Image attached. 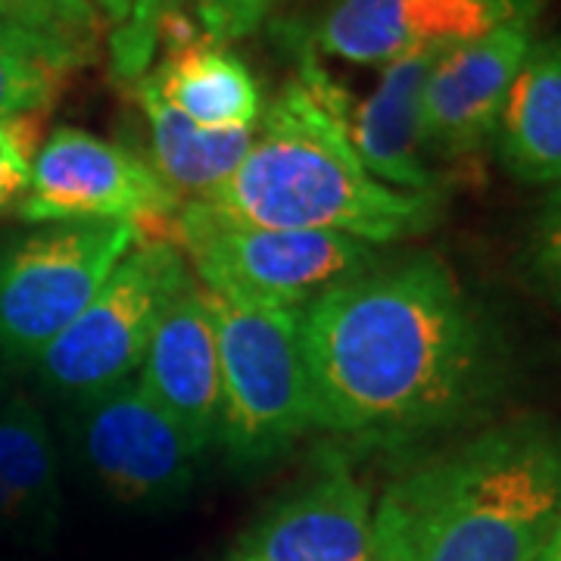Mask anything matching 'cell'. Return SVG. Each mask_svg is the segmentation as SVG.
<instances>
[{
    "mask_svg": "<svg viewBox=\"0 0 561 561\" xmlns=\"http://www.w3.org/2000/svg\"><path fill=\"white\" fill-rule=\"evenodd\" d=\"M128 94L140 106V116L147 125V140H150L147 162L179 194L181 203L201 201L213 194L221 181L231 179V172L241 165L256 135V128L206 131L162 101L157 84L147 76H140L128 88Z\"/></svg>",
    "mask_w": 561,
    "mask_h": 561,
    "instance_id": "e0dca14e",
    "label": "cell"
},
{
    "mask_svg": "<svg viewBox=\"0 0 561 561\" xmlns=\"http://www.w3.org/2000/svg\"><path fill=\"white\" fill-rule=\"evenodd\" d=\"M140 238L128 221H66L3 243L0 359L32 368Z\"/></svg>",
    "mask_w": 561,
    "mask_h": 561,
    "instance_id": "52a82bcc",
    "label": "cell"
},
{
    "mask_svg": "<svg viewBox=\"0 0 561 561\" xmlns=\"http://www.w3.org/2000/svg\"><path fill=\"white\" fill-rule=\"evenodd\" d=\"M41 144V116L0 122V216L16 213L28 191L32 160Z\"/></svg>",
    "mask_w": 561,
    "mask_h": 561,
    "instance_id": "7402d4cb",
    "label": "cell"
},
{
    "mask_svg": "<svg viewBox=\"0 0 561 561\" xmlns=\"http://www.w3.org/2000/svg\"><path fill=\"white\" fill-rule=\"evenodd\" d=\"M228 561H375V502L343 456L262 512Z\"/></svg>",
    "mask_w": 561,
    "mask_h": 561,
    "instance_id": "7c38bea8",
    "label": "cell"
},
{
    "mask_svg": "<svg viewBox=\"0 0 561 561\" xmlns=\"http://www.w3.org/2000/svg\"><path fill=\"white\" fill-rule=\"evenodd\" d=\"M72 440L103 490L131 508H165L197 481L201 449L138 378L76 402Z\"/></svg>",
    "mask_w": 561,
    "mask_h": 561,
    "instance_id": "9c48e42d",
    "label": "cell"
},
{
    "mask_svg": "<svg viewBox=\"0 0 561 561\" xmlns=\"http://www.w3.org/2000/svg\"><path fill=\"white\" fill-rule=\"evenodd\" d=\"M162 238L184 253L206 294L253 309L302 312L378 262V247L356 238L247 225L201 201L181 203Z\"/></svg>",
    "mask_w": 561,
    "mask_h": 561,
    "instance_id": "277c9868",
    "label": "cell"
},
{
    "mask_svg": "<svg viewBox=\"0 0 561 561\" xmlns=\"http://www.w3.org/2000/svg\"><path fill=\"white\" fill-rule=\"evenodd\" d=\"M530 275L542 294L561 309V187H552L542 201L527 238Z\"/></svg>",
    "mask_w": 561,
    "mask_h": 561,
    "instance_id": "603a6c76",
    "label": "cell"
},
{
    "mask_svg": "<svg viewBox=\"0 0 561 561\" xmlns=\"http://www.w3.org/2000/svg\"><path fill=\"white\" fill-rule=\"evenodd\" d=\"M135 378L191 437L201 456L219 446V337L209 300L197 280H191L162 312Z\"/></svg>",
    "mask_w": 561,
    "mask_h": 561,
    "instance_id": "4fadbf2b",
    "label": "cell"
},
{
    "mask_svg": "<svg viewBox=\"0 0 561 561\" xmlns=\"http://www.w3.org/2000/svg\"><path fill=\"white\" fill-rule=\"evenodd\" d=\"M206 300L221 362L219 446L234 468H260L312 427L300 312Z\"/></svg>",
    "mask_w": 561,
    "mask_h": 561,
    "instance_id": "5b68a950",
    "label": "cell"
},
{
    "mask_svg": "<svg viewBox=\"0 0 561 561\" xmlns=\"http://www.w3.org/2000/svg\"><path fill=\"white\" fill-rule=\"evenodd\" d=\"M559 515L561 427L502 421L387 483L375 561H534Z\"/></svg>",
    "mask_w": 561,
    "mask_h": 561,
    "instance_id": "3957f363",
    "label": "cell"
},
{
    "mask_svg": "<svg viewBox=\"0 0 561 561\" xmlns=\"http://www.w3.org/2000/svg\"><path fill=\"white\" fill-rule=\"evenodd\" d=\"M0 22L60 50L72 69L98 60L106 22L91 0H0Z\"/></svg>",
    "mask_w": 561,
    "mask_h": 561,
    "instance_id": "ffe728a7",
    "label": "cell"
},
{
    "mask_svg": "<svg viewBox=\"0 0 561 561\" xmlns=\"http://www.w3.org/2000/svg\"><path fill=\"white\" fill-rule=\"evenodd\" d=\"M542 0H328L316 47L334 60L383 66L419 50H449L508 22H537Z\"/></svg>",
    "mask_w": 561,
    "mask_h": 561,
    "instance_id": "8fae6325",
    "label": "cell"
},
{
    "mask_svg": "<svg viewBox=\"0 0 561 561\" xmlns=\"http://www.w3.org/2000/svg\"><path fill=\"white\" fill-rule=\"evenodd\" d=\"M0 47L3 50H13V54H25V57H38V60L62 69V72H72V62L66 60L60 50H54L50 44L32 38V35H22L16 28H7L3 22H0Z\"/></svg>",
    "mask_w": 561,
    "mask_h": 561,
    "instance_id": "cb8c5ba5",
    "label": "cell"
},
{
    "mask_svg": "<svg viewBox=\"0 0 561 561\" xmlns=\"http://www.w3.org/2000/svg\"><path fill=\"white\" fill-rule=\"evenodd\" d=\"M312 427L362 449H409L490 415L508 346L434 253L378 260L300 312Z\"/></svg>",
    "mask_w": 561,
    "mask_h": 561,
    "instance_id": "6da1fadb",
    "label": "cell"
},
{
    "mask_svg": "<svg viewBox=\"0 0 561 561\" xmlns=\"http://www.w3.org/2000/svg\"><path fill=\"white\" fill-rule=\"evenodd\" d=\"M179 209L181 197L147 157L62 125L38 144L16 216L28 225L128 221L150 238L162 234Z\"/></svg>",
    "mask_w": 561,
    "mask_h": 561,
    "instance_id": "ba28073f",
    "label": "cell"
},
{
    "mask_svg": "<svg viewBox=\"0 0 561 561\" xmlns=\"http://www.w3.org/2000/svg\"><path fill=\"white\" fill-rule=\"evenodd\" d=\"M493 150L534 187H561V35L534 41L502 103Z\"/></svg>",
    "mask_w": 561,
    "mask_h": 561,
    "instance_id": "9a60e30c",
    "label": "cell"
},
{
    "mask_svg": "<svg viewBox=\"0 0 561 561\" xmlns=\"http://www.w3.org/2000/svg\"><path fill=\"white\" fill-rule=\"evenodd\" d=\"M443 50H419L381 66V79L359 103L350 101L343 128L353 153L375 181L397 191H443L440 172L424 157L421 98Z\"/></svg>",
    "mask_w": 561,
    "mask_h": 561,
    "instance_id": "5bb4252c",
    "label": "cell"
},
{
    "mask_svg": "<svg viewBox=\"0 0 561 561\" xmlns=\"http://www.w3.org/2000/svg\"><path fill=\"white\" fill-rule=\"evenodd\" d=\"M534 41V22H508L437 57L421 98V140L431 165L465 169L481 162Z\"/></svg>",
    "mask_w": 561,
    "mask_h": 561,
    "instance_id": "30bf717a",
    "label": "cell"
},
{
    "mask_svg": "<svg viewBox=\"0 0 561 561\" xmlns=\"http://www.w3.org/2000/svg\"><path fill=\"white\" fill-rule=\"evenodd\" d=\"M534 561H561V515L559 522L552 524V530H549V537H546Z\"/></svg>",
    "mask_w": 561,
    "mask_h": 561,
    "instance_id": "484cf974",
    "label": "cell"
},
{
    "mask_svg": "<svg viewBox=\"0 0 561 561\" xmlns=\"http://www.w3.org/2000/svg\"><path fill=\"white\" fill-rule=\"evenodd\" d=\"M297 54L300 72L262 113L241 165L201 203L247 225L328 231L368 247L427 234L446 194H412L371 179L343 128L350 94L316 50L302 44Z\"/></svg>",
    "mask_w": 561,
    "mask_h": 561,
    "instance_id": "7a4b0ae2",
    "label": "cell"
},
{
    "mask_svg": "<svg viewBox=\"0 0 561 561\" xmlns=\"http://www.w3.org/2000/svg\"><path fill=\"white\" fill-rule=\"evenodd\" d=\"M278 0H131L128 16L106 32V54L113 79L131 88L150 72L160 50V25L169 16H191L209 44H231L260 28Z\"/></svg>",
    "mask_w": 561,
    "mask_h": 561,
    "instance_id": "ac0fdd59",
    "label": "cell"
},
{
    "mask_svg": "<svg viewBox=\"0 0 561 561\" xmlns=\"http://www.w3.org/2000/svg\"><path fill=\"white\" fill-rule=\"evenodd\" d=\"M147 79L175 113L206 131L256 128L265 113L260 81L247 62L209 41L165 50Z\"/></svg>",
    "mask_w": 561,
    "mask_h": 561,
    "instance_id": "2e32d148",
    "label": "cell"
},
{
    "mask_svg": "<svg viewBox=\"0 0 561 561\" xmlns=\"http://www.w3.org/2000/svg\"><path fill=\"white\" fill-rule=\"evenodd\" d=\"M0 483L28 512L35 540L60 522V465L50 427L28 397L0 402Z\"/></svg>",
    "mask_w": 561,
    "mask_h": 561,
    "instance_id": "d6986e66",
    "label": "cell"
},
{
    "mask_svg": "<svg viewBox=\"0 0 561 561\" xmlns=\"http://www.w3.org/2000/svg\"><path fill=\"white\" fill-rule=\"evenodd\" d=\"M191 280L175 243L162 234L140 238L79 319L32 365L41 387L79 402L135 378L162 312Z\"/></svg>",
    "mask_w": 561,
    "mask_h": 561,
    "instance_id": "8992f818",
    "label": "cell"
},
{
    "mask_svg": "<svg viewBox=\"0 0 561 561\" xmlns=\"http://www.w3.org/2000/svg\"><path fill=\"white\" fill-rule=\"evenodd\" d=\"M91 7L101 13V20L106 22V32H113L116 25H122V20L128 16L131 10V0H91Z\"/></svg>",
    "mask_w": 561,
    "mask_h": 561,
    "instance_id": "d4e9b609",
    "label": "cell"
},
{
    "mask_svg": "<svg viewBox=\"0 0 561 561\" xmlns=\"http://www.w3.org/2000/svg\"><path fill=\"white\" fill-rule=\"evenodd\" d=\"M69 72L38 57H25L0 47V122L16 116H44Z\"/></svg>",
    "mask_w": 561,
    "mask_h": 561,
    "instance_id": "44dd1931",
    "label": "cell"
}]
</instances>
